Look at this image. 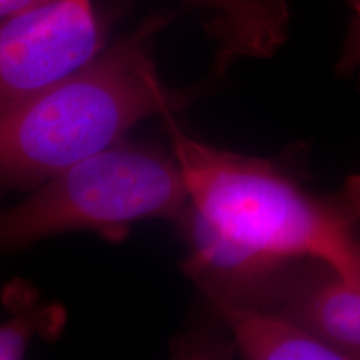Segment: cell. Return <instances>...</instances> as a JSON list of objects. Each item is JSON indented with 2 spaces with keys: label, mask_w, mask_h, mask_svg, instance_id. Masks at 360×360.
<instances>
[{
  "label": "cell",
  "mask_w": 360,
  "mask_h": 360,
  "mask_svg": "<svg viewBox=\"0 0 360 360\" xmlns=\"http://www.w3.org/2000/svg\"><path fill=\"white\" fill-rule=\"evenodd\" d=\"M264 309L300 324L346 360H360V285L321 262L291 271Z\"/></svg>",
  "instance_id": "obj_5"
},
{
  "label": "cell",
  "mask_w": 360,
  "mask_h": 360,
  "mask_svg": "<svg viewBox=\"0 0 360 360\" xmlns=\"http://www.w3.org/2000/svg\"><path fill=\"white\" fill-rule=\"evenodd\" d=\"M330 196L360 238V172L349 175L338 193Z\"/></svg>",
  "instance_id": "obj_10"
},
{
  "label": "cell",
  "mask_w": 360,
  "mask_h": 360,
  "mask_svg": "<svg viewBox=\"0 0 360 360\" xmlns=\"http://www.w3.org/2000/svg\"><path fill=\"white\" fill-rule=\"evenodd\" d=\"M352 8V19L348 27L340 56L336 63V72L340 77H360V0H348Z\"/></svg>",
  "instance_id": "obj_9"
},
{
  "label": "cell",
  "mask_w": 360,
  "mask_h": 360,
  "mask_svg": "<svg viewBox=\"0 0 360 360\" xmlns=\"http://www.w3.org/2000/svg\"><path fill=\"white\" fill-rule=\"evenodd\" d=\"M63 311L59 307H43L37 315H15L4 323L0 330V359L15 360L23 358L32 335L43 330L44 323L60 327L63 324Z\"/></svg>",
  "instance_id": "obj_8"
},
{
  "label": "cell",
  "mask_w": 360,
  "mask_h": 360,
  "mask_svg": "<svg viewBox=\"0 0 360 360\" xmlns=\"http://www.w3.org/2000/svg\"><path fill=\"white\" fill-rule=\"evenodd\" d=\"M215 13L207 34L218 43L214 70L224 74L239 58H271L288 35L285 0H193Z\"/></svg>",
  "instance_id": "obj_6"
},
{
  "label": "cell",
  "mask_w": 360,
  "mask_h": 360,
  "mask_svg": "<svg viewBox=\"0 0 360 360\" xmlns=\"http://www.w3.org/2000/svg\"><path fill=\"white\" fill-rule=\"evenodd\" d=\"M190 196L180 215L184 272L215 307L263 309L284 276L321 262L360 285V238L331 196L307 191L271 160L223 151L162 116Z\"/></svg>",
  "instance_id": "obj_1"
},
{
  "label": "cell",
  "mask_w": 360,
  "mask_h": 360,
  "mask_svg": "<svg viewBox=\"0 0 360 360\" xmlns=\"http://www.w3.org/2000/svg\"><path fill=\"white\" fill-rule=\"evenodd\" d=\"M146 19L89 65L1 112L0 174L7 188L31 190L120 142L138 122L184 108L188 92L156 74L151 38L169 22Z\"/></svg>",
  "instance_id": "obj_2"
},
{
  "label": "cell",
  "mask_w": 360,
  "mask_h": 360,
  "mask_svg": "<svg viewBox=\"0 0 360 360\" xmlns=\"http://www.w3.org/2000/svg\"><path fill=\"white\" fill-rule=\"evenodd\" d=\"M190 196L175 158L142 144L116 143L40 184L0 223L4 248H18L72 230L111 242L132 223L180 218Z\"/></svg>",
  "instance_id": "obj_3"
},
{
  "label": "cell",
  "mask_w": 360,
  "mask_h": 360,
  "mask_svg": "<svg viewBox=\"0 0 360 360\" xmlns=\"http://www.w3.org/2000/svg\"><path fill=\"white\" fill-rule=\"evenodd\" d=\"M1 20L0 112L89 65L107 34L92 0H41Z\"/></svg>",
  "instance_id": "obj_4"
},
{
  "label": "cell",
  "mask_w": 360,
  "mask_h": 360,
  "mask_svg": "<svg viewBox=\"0 0 360 360\" xmlns=\"http://www.w3.org/2000/svg\"><path fill=\"white\" fill-rule=\"evenodd\" d=\"M41 0H0V15L1 19L10 18L22 13L27 8L40 3Z\"/></svg>",
  "instance_id": "obj_11"
},
{
  "label": "cell",
  "mask_w": 360,
  "mask_h": 360,
  "mask_svg": "<svg viewBox=\"0 0 360 360\" xmlns=\"http://www.w3.org/2000/svg\"><path fill=\"white\" fill-rule=\"evenodd\" d=\"M217 309L247 359L346 360L338 349L278 312L236 306Z\"/></svg>",
  "instance_id": "obj_7"
}]
</instances>
